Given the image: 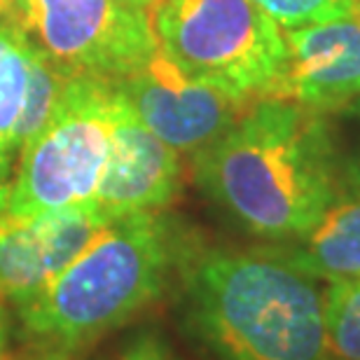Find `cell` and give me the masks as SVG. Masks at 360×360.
<instances>
[{
    "mask_svg": "<svg viewBox=\"0 0 360 360\" xmlns=\"http://www.w3.org/2000/svg\"><path fill=\"white\" fill-rule=\"evenodd\" d=\"M194 243L162 213L115 218L47 288L10 309L14 354L77 360L160 302Z\"/></svg>",
    "mask_w": 360,
    "mask_h": 360,
    "instance_id": "cell-3",
    "label": "cell"
},
{
    "mask_svg": "<svg viewBox=\"0 0 360 360\" xmlns=\"http://www.w3.org/2000/svg\"><path fill=\"white\" fill-rule=\"evenodd\" d=\"M278 26L300 28L356 12V0H253Z\"/></svg>",
    "mask_w": 360,
    "mask_h": 360,
    "instance_id": "cell-15",
    "label": "cell"
},
{
    "mask_svg": "<svg viewBox=\"0 0 360 360\" xmlns=\"http://www.w3.org/2000/svg\"><path fill=\"white\" fill-rule=\"evenodd\" d=\"M323 319L330 360H360V278L330 281Z\"/></svg>",
    "mask_w": 360,
    "mask_h": 360,
    "instance_id": "cell-14",
    "label": "cell"
},
{
    "mask_svg": "<svg viewBox=\"0 0 360 360\" xmlns=\"http://www.w3.org/2000/svg\"><path fill=\"white\" fill-rule=\"evenodd\" d=\"M35 42L12 17L0 12V167L10 174L17 155V122L24 108Z\"/></svg>",
    "mask_w": 360,
    "mask_h": 360,
    "instance_id": "cell-12",
    "label": "cell"
},
{
    "mask_svg": "<svg viewBox=\"0 0 360 360\" xmlns=\"http://www.w3.org/2000/svg\"><path fill=\"white\" fill-rule=\"evenodd\" d=\"M112 84L136 117L178 155L194 157L213 146L253 105L190 80L160 52L139 73Z\"/></svg>",
    "mask_w": 360,
    "mask_h": 360,
    "instance_id": "cell-7",
    "label": "cell"
},
{
    "mask_svg": "<svg viewBox=\"0 0 360 360\" xmlns=\"http://www.w3.org/2000/svg\"><path fill=\"white\" fill-rule=\"evenodd\" d=\"M14 342H12V316L7 304L0 302V360H12Z\"/></svg>",
    "mask_w": 360,
    "mask_h": 360,
    "instance_id": "cell-17",
    "label": "cell"
},
{
    "mask_svg": "<svg viewBox=\"0 0 360 360\" xmlns=\"http://www.w3.org/2000/svg\"><path fill=\"white\" fill-rule=\"evenodd\" d=\"M112 117V82L70 75L45 127L21 148L7 213L33 220L91 201L110 153Z\"/></svg>",
    "mask_w": 360,
    "mask_h": 360,
    "instance_id": "cell-5",
    "label": "cell"
},
{
    "mask_svg": "<svg viewBox=\"0 0 360 360\" xmlns=\"http://www.w3.org/2000/svg\"><path fill=\"white\" fill-rule=\"evenodd\" d=\"M356 12H360V0H356Z\"/></svg>",
    "mask_w": 360,
    "mask_h": 360,
    "instance_id": "cell-22",
    "label": "cell"
},
{
    "mask_svg": "<svg viewBox=\"0 0 360 360\" xmlns=\"http://www.w3.org/2000/svg\"><path fill=\"white\" fill-rule=\"evenodd\" d=\"M136 3H141V5H143V7H146V10H148V7L155 3V0H136Z\"/></svg>",
    "mask_w": 360,
    "mask_h": 360,
    "instance_id": "cell-20",
    "label": "cell"
},
{
    "mask_svg": "<svg viewBox=\"0 0 360 360\" xmlns=\"http://www.w3.org/2000/svg\"><path fill=\"white\" fill-rule=\"evenodd\" d=\"M295 255L314 276L326 281L360 278V190L347 180L311 232L292 246Z\"/></svg>",
    "mask_w": 360,
    "mask_h": 360,
    "instance_id": "cell-11",
    "label": "cell"
},
{
    "mask_svg": "<svg viewBox=\"0 0 360 360\" xmlns=\"http://www.w3.org/2000/svg\"><path fill=\"white\" fill-rule=\"evenodd\" d=\"M73 75L68 68L56 63L52 56L35 45L31 75H28V89L17 122V153L45 127L49 115L54 112L56 103L61 98V91L66 87L68 77Z\"/></svg>",
    "mask_w": 360,
    "mask_h": 360,
    "instance_id": "cell-13",
    "label": "cell"
},
{
    "mask_svg": "<svg viewBox=\"0 0 360 360\" xmlns=\"http://www.w3.org/2000/svg\"><path fill=\"white\" fill-rule=\"evenodd\" d=\"M12 360H54V358H28V356H17V354H12ZM77 360H82V358H77ZM101 360H105V358H101Z\"/></svg>",
    "mask_w": 360,
    "mask_h": 360,
    "instance_id": "cell-19",
    "label": "cell"
},
{
    "mask_svg": "<svg viewBox=\"0 0 360 360\" xmlns=\"http://www.w3.org/2000/svg\"><path fill=\"white\" fill-rule=\"evenodd\" d=\"M0 12L75 75L120 82L157 54L148 10L136 0H0Z\"/></svg>",
    "mask_w": 360,
    "mask_h": 360,
    "instance_id": "cell-6",
    "label": "cell"
},
{
    "mask_svg": "<svg viewBox=\"0 0 360 360\" xmlns=\"http://www.w3.org/2000/svg\"><path fill=\"white\" fill-rule=\"evenodd\" d=\"M356 110L360 115V105H356ZM347 180L360 190V155L356 162H347Z\"/></svg>",
    "mask_w": 360,
    "mask_h": 360,
    "instance_id": "cell-18",
    "label": "cell"
},
{
    "mask_svg": "<svg viewBox=\"0 0 360 360\" xmlns=\"http://www.w3.org/2000/svg\"><path fill=\"white\" fill-rule=\"evenodd\" d=\"M180 187V155L157 139L115 91L110 153L94 204L110 220L131 213H160L174 204Z\"/></svg>",
    "mask_w": 360,
    "mask_h": 360,
    "instance_id": "cell-9",
    "label": "cell"
},
{
    "mask_svg": "<svg viewBox=\"0 0 360 360\" xmlns=\"http://www.w3.org/2000/svg\"><path fill=\"white\" fill-rule=\"evenodd\" d=\"M7 187L0 180V302L12 309L52 283L112 220L94 199L17 220L7 213Z\"/></svg>",
    "mask_w": 360,
    "mask_h": 360,
    "instance_id": "cell-8",
    "label": "cell"
},
{
    "mask_svg": "<svg viewBox=\"0 0 360 360\" xmlns=\"http://www.w3.org/2000/svg\"><path fill=\"white\" fill-rule=\"evenodd\" d=\"M0 180H7V171L0 167Z\"/></svg>",
    "mask_w": 360,
    "mask_h": 360,
    "instance_id": "cell-21",
    "label": "cell"
},
{
    "mask_svg": "<svg viewBox=\"0 0 360 360\" xmlns=\"http://www.w3.org/2000/svg\"><path fill=\"white\" fill-rule=\"evenodd\" d=\"M112 360H185L167 337L155 328H143L122 344Z\"/></svg>",
    "mask_w": 360,
    "mask_h": 360,
    "instance_id": "cell-16",
    "label": "cell"
},
{
    "mask_svg": "<svg viewBox=\"0 0 360 360\" xmlns=\"http://www.w3.org/2000/svg\"><path fill=\"white\" fill-rule=\"evenodd\" d=\"M178 283V326L206 358L330 360L326 290L292 246H192Z\"/></svg>",
    "mask_w": 360,
    "mask_h": 360,
    "instance_id": "cell-2",
    "label": "cell"
},
{
    "mask_svg": "<svg viewBox=\"0 0 360 360\" xmlns=\"http://www.w3.org/2000/svg\"><path fill=\"white\" fill-rule=\"evenodd\" d=\"M148 17L157 52L190 80L246 103L283 98L285 35L253 0H155Z\"/></svg>",
    "mask_w": 360,
    "mask_h": 360,
    "instance_id": "cell-4",
    "label": "cell"
},
{
    "mask_svg": "<svg viewBox=\"0 0 360 360\" xmlns=\"http://www.w3.org/2000/svg\"><path fill=\"white\" fill-rule=\"evenodd\" d=\"M288 73L283 98L335 112L360 98V12L285 28Z\"/></svg>",
    "mask_w": 360,
    "mask_h": 360,
    "instance_id": "cell-10",
    "label": "cell"
},
{
    "mask_svg": "<svg viewBox=\"0 0 360 360\" xmlns=\"http://www.w3.org/2000/svg\"><path fill=\"white\" fill-rule=\"evenodd\" d=\"M199 190L241 229L302 241L347 187V162L328 112L260 98L213 146L192 157Z\"/></svg>",
    "mask_w": 360,
    "mask_h": 360,
    "instance_id": "cell-1",
    "label": "cell"
}]
</instances>
